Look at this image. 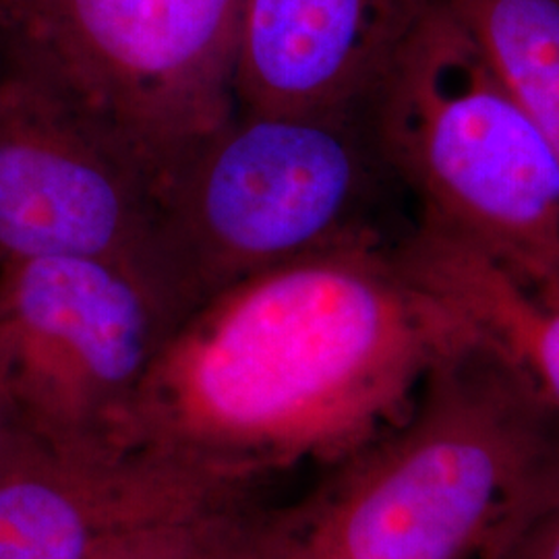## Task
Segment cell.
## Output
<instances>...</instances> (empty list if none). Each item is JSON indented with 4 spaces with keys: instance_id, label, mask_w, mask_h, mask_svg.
I'll use <instances>...</instances> for the list:
<instances>
[{
    "instance_id": "6da1fadb",
    "label": "cell",
    "mask_w": 559,
    "mask_h": 559,
    "mask_svg": "<svg viewBox=\"0 0 559 559\" xmlns=\"http://www.w3.org/2000/svg\"><path fill=\"white\" fill-rule=\"evenodd\" d=\"M479 332L380 233L240 280L166 340L120 431L253 491L336 468L394 427L438 360Z\"/></svg>"
},
{
    "instance_id": "7a4b0ae2",
    "label": "cell",
    "mask_w": 559,
    "mask_h": 559,
    "mask_svg": "<svg viewBox=\"0 0 559 559\" xmlns=\"http://www.w3.org/2000/svg\"><path fill=\"white\" fill-rule=\"evenodd\" d=\"M558 503L559 411L477 336L290 512L346 559H501Z\"/></svg>"
},
{
    "instance_id": "3957f363",
    "label": "cell",
    "mask_w": 559,
    "mask_h": 559,
    "mask_svg": "<svg viewBox=\"0 0 559 559\" xmlns=\"http://www.w3.org/2000/svg\"><path fill=\"white\" fill-rule=\"evenodd\" d=\"M388 170L420 226L559 302V162L443 0L402 48L369 106Z\"/></svg>"
},
{
    "instance_id": "277c9868",
    "label": "cell",
    "mask_w": 559,
    "mask_h": 559,
    "mask_svg": "<svg viewBox=\"0 0 559 559\" xmlns=\"http://www.w3.org/2000/svg\"><path fill=\"white\" fill-rule=\"evenodd\" d=\"M369 112L239 108L158 187L156 263L187 313L240 280L378 233Z\"/></svg>"
},
{
    "instance_id": "5b68a950",
    "label": "cell",
    "mask_w": 559,
    "mask_h": 559,
    "mask_svg": "<svg viewBox=\"0 0 559 559\" xmlns=\"http://www.w3.org/2000/svg\"><path fill=\"white\" fill-rule=\"evenodd\" d=\"M242 0H0L7 71L160 187L237 110Z\"/></svg>"
},
{
    "instance_id": "8992f818",
    "label": "cell",
    "mask_w": 559,
    "mask_h": 559,
    "mask_svg": "<svg viewBox=\"0 0 559 559\" xmlns=\"http://www.w3.org/2000/svg\"><path fill=\"white\" fill-rule=\"evenodd\" d=\"M187 318L147 270L100 258L0 265V390L23 431L69 450H124L122 425Z\"/></svg>"
},
{
    "instance_id": "52a82bcc",
    "label": "cell",
    "mask_w": 559,
    "mask_h": 559,
    "mask_svg": "<svg viewBox=\"0 0 559 559\" xmlns=\"http://www.w3.org/2000/svg\"><path fill=\"white\" fill-rule=\"evenodd\" d=\"M156 224L158 185L138 162L34 81L0 75V265L100 258L162 282Z\"/></svg>"
},
{
    "instance_id": "ba28073f",
    "label": "cell",
    "mask_w": 559,
    "mask_h": 559,
    "mask_svg": "<svg viewBox=\"0 0 559 559\" xmlns=\"http://www.w3.org/2000/svg\"><path fill=\"white\" fill-rule=\"evenodd\" d=\"M247 498L145 450H69L17 427L0 454V559H81L122 531L239 510Z\"/></svg>"
},
{
    "instance_id": "9c48e42d",
    "label": "cell",
    "mask_w": 559,
    "mask_h": 559,
    "mask_svg": "<svg viewBox=\"0 0 559 559\" xmlns=\"http://www.w3.org/2000/svg\"><path fill=\"white\" fill-rule=\"evenodd\" d=\"M436 0H242L237 106L267 112H369Z\"/></svg>"
},
{
    "instance_id": "30bf717a",
    "label": "cell",
    "mask_w": 559,
    "mask_h": 559,
    "mask_svg": "<svg viewBox=\"0 0 559 559\" xmlns=\"http://www.w3.org/2000/svg\"><path fill=\"white\" fill-rule=\"evenodd\" d=\"M399 245L411 272L514 360L559 411V302L540 299L479 253L420 224Z\"/></svg>"
},
{
    "instance_id": "8fae6325",
    "label": "cell",
    "mask_w": 559,
    "mask_h": 559,
    "mask_svg": "<svg viewBox=\"0 0 559 559\" xmlns=\"http://www.w3.org/2000/svg\"><path fill=\"white\" fill-rule=\"evenodd\" d=\"M559 162V0H443Z\"/></svg>"
},
{
    "instance_id": "7c38bea8",
    "label": "cell",
    "mask_w": 559,
    "mask_h": 559,
    "mask_svg": "<svg viewBox=\"0 0 559 559\" xmlns=\"http://www.w3.org/2000/svg\"><path fill=\"white\" fill-rule=\"evenodd\" d=\"M240 510L245 508L135 526L102 540L81 559H201L226 522Z\"/></svg>"
},
{
    "instance_id": "4fadbf2b",
    "label": "cell",
    "mask_w": 559,
    "mask_h": 559,
    "mask_svg": "<svg viewBox=\"0 0 559 559\" xmlns=\"http://www.w3.org/2000/svg\"><path fill=\"white\" fill-rule=\"evenodd\" d=\"M261 559H346L311 533L290 510L270 514L261 545Z\"/></svg>"
},
{
    "instance_id": "5bb4252c",
    "label": "cell",
    "mask_w": 559,
    "mask_h": 559,
    "mask_svg": "<svg viewBox=\"0 0 559 559\" xmlns=\"http://www.w3.org/2000/svg\"><path fill=\"white\" fill-rule=\"evenodd\" d=\"M270 514L245 508L226 522L201 559H261V545Z\"/></svg>"
},
{
    "instance_id": "9a60e30c",
    "label": "cell",
    "mask_w": 559,
    "mask_h": 559,
    "mask_svg": "<svg viewBox=\"0 0 559 559\" xmlns=\"http://www.w3.org/2000/svg\"><path fill=\"white\" fill-rule=\"evenodd\" d=\"M501 559H559V503L531 526Z\"/></svg>"
},
{
    "instance_id": "2e32d148",
    "label": "cell",
    "mask_w": 559,
    "mask_h": 559,
    "mask_svg": "<svg viewBox=\"0 0 559 559\" xmlns=\"http://www.w3.org/2000/svg\"><path fill=\"white\" fill-rule=\"evenodd\" d=\"M17 420L13 417V411L9 406V402L4 399L2 390H0V454L7 445V441L11 440V436L17 431Z\"/></svg>"
}]
</instances>
